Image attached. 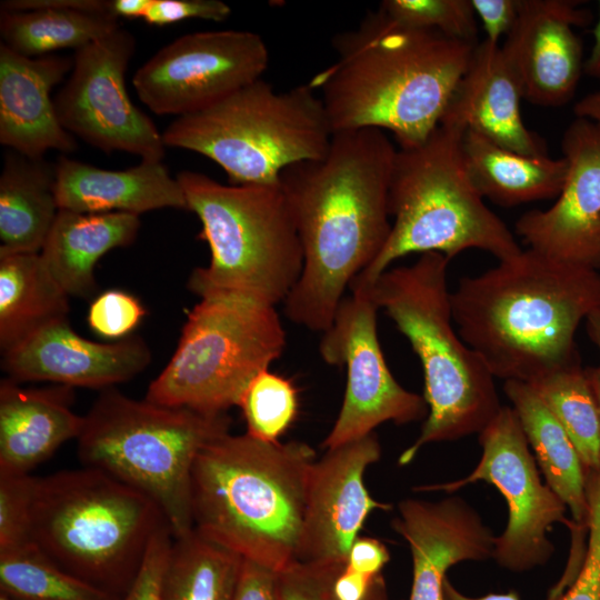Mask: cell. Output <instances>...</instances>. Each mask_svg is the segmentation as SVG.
<instances>
[{
	"instance_id": "39",
	"label": "cell",
	"mask_w": 600,
	"mask_h": 600,
	"mask_svg": "<svg viewBox=\"0 0 600 600\" xmlns=\"http://www.w3.org/2000/svg\"><path fill=\"white\" fill-rule=\"evenodd\" d=\"M146 316V309L132 294L109 289L97 296L90 303L88 324L103 338H126Z\"/></svg>"
},
{
	"instance_id": "26",
	"label": "cell",
	"mask_w": 600,
	"mask_h": 600,
	"mask_svg": "<svg viewBox=\"0 0 600 600\" xmlns=\"http://www.w3.org/2000/svg\"><path fill=\"white\" fill-rule=\"evenodd\" d=\"M140 224L132 213L59 209L40 257L69 297L91 298L97 290V262L108 251L130 246Z\"/></svg>"
},
{
	"instance_id": "24",
	"label": "cell",
	"mask_w": 600,
	"mask_h": 600,
	"mask_svg": "<svg viewBox=\"0 0 600 600\" xmlns=\"http://www.w3.org/2000/svg\"><path fill=\"white\" fill-rule=\"evenodd\" d=\"M73 388H22L0 381V471L30 473L64 442L78 439L84 416L71 409Z\"/></svg>"
},
{
	"instance_id": "34",
	"label": "cell",
	"mask_w": 600,
	"mask_h": 600,
	"mask_svg": "<svg viewBox=\"0 0 600 600\" xmlns=\"http://www.w3.org/2000/svg\"><path fill=\"white\" fill-rule=\"evenodd\" d=\"M277 600H390L382 573L367 576L346 561L296 562L277 573Z\"/></svg>"
},
{
	"instance_id": "18",
	"label": "cell",
	"mask_w": 600,
	"mask_h": 600,
	"mask_svg": "<svg viewBox=\"0 0 600 600\" xmlns=\"http://www.w3.org/2000/svg\"><path fill=\"white\" fill-rule=\"evenodd\" d=\"M590 11L571 0H520L516 23L501 47L522 98L542 107L569 102L583 71L582 44L574 28Z\"/></svg>"
},
{
	"instance_id": "2",
	"label": "cell",
	"mask_w": 600,
	"mask_h": 600,
	"mask_svg": "<svg viewBox=\"0 0 600 600\" xmlns=\"http://www.w3.org/2000/svg\"><path fill=\"white\" fill-rule=\"evenodd\" d=\"M338 60L309 82L332 132L390 131L413 148L439 126L477 44L412 28L372 11L332 39Z\"/></svg>"
},
{
	"instance_id": "37",
	"label": "cell",
	"mask_w": 600,
	"mask_h": 600,
	"mask_svg": "<svg viewBox=\"0 0 600 600\" xmlns=\"http://www.w3.org/2000/svg\"><path fill=\"white\" fill-rule=\"evenodd\" d=\"M36 477L0 471V552L31 540V510Z\"/></svg>"
},
{
	"instance_id": "45",
	"label": "cell",
	"mask_w": 600,
	"mask_h": 600,
	"mask_svg": "<svg viewBox=\"0 0 600 600\" xmlns=\"http://www.w3.org/2000/svg\"><path fill=\"white\" fill-rule=\"evenodd\" d=\"M567 586L559 580L550 590L546 600H558L567 590ZM442 600H520L516 591L503 593H488L483 597L471 598L460 592L446 577L442 587Z\"/></svg>"
},
{
	"instance_id": "22",
	"label": "cell",
	"mask_w": 600,
	"mask_h": 600,
	"mask_svg": "<svg viewBox=\"0 0 600 600\" xmlns=\"http://www.w3.org/2000/svg\"><path fill=\"white\" fill-rule=\"evenodd\" d=\"M519 81L499 44L480 41L440 122L473 131L524 156H547L543 140L523 122Z\"/></svg>"
},
{
	"instance_id": "47",
	"label": "cell",
	"mask_w": 600,
	"mask_h": 600,
	"mask_svg": "<svg viewBox=\"0 0 600 600\" xmlns=\"http://www.w3.org/2000/svg\"><path fill=\"white\" fill-rule=\"evenodd\" d=\"M577 118L587 119L600 127V91L581 98L573 107Z\"/></svg>"
},
{
	"instance_id": "15",
	"label": "cell",
	"mask_w": 600,
	"mask_h": 600,
	"mask_svg": "<svg viewBox=\"0 0 600 600\" xmlns=\"http://www.w3.org/2000/svg\"><path fill=\"white\" fill-rule=\"evenodd\" d=\"M264 40L247 30L188 33L158 50L133 74L139 99L156 114L183 117L261 79Z\"/></svg>"
},
{
	"instance_id": "14",
	"label": "cell",
	"mask_w": 600,
	"mask_h": 600,
	"mask_svg": "<svg viewBox=\"0 0 600 600\" xmlns=\"http://www.w3.org/2000/svg\"><path fill=\"white\" fill-rule=\"evenodd\" d=\"M378 310L367 289L352 288L322 332V360L347 369L343 401L322 442L326 449L366 437L387 421L406 424L428 416L423 396L404 389L387 366L378 338Z\"/></svg>"
},
{
	"instance_id": "12",
	"label": "cell",
	"mask_w": 600,
	"mask_h": 600,
	"mask_svg": "<svg viewBox=\"0 0 600 600\" xmlns=\"http://www.w3.org/2000/svg\"><path fill=\"white\" fill-rule=\"evenodd\" d=\"M481 458L467 477L416 488L417 491L452 493L477 481L496 487L508 506L504 531L496 537L493 558L502 568L523 572L543 566L554 548L548 532L554 523L570 531L577 526L566 517L567 506L542 483L536 458L512 407L502 406L479 433Z\"/></svg>"
},
{
	"instance_id": "19",
	"label": "cell",
	"mask_w": 600,
	"mask_h": 600,
	"mask_svg": "<svg viewBox=\"0 0 600 600\" xmlns=\"http://www.w3.org/2000/svg\"><path fill=\"white\" fill-rule=\"evenodd\" d=\"M150 361L149 346L138 336L109 343L96 342L74 332L64 319L3 353L1 368L18 383L50 381L103 390L131 380Z\"/></svg>"
},
{
	"instance_id": "40",
	"label": "cell",
	"mask_w": 600,
	"mask_h": 600,
	"mask_svg": "<svg viewBox=\"0 0 600 600\" xmlns=\"http://www.w3.org/2000/svg\"><path fill=\"white\" fill-rule=\"evenodd\" d=\"M172 541L170 527L164 526L153 537L129 589L113 600H160L161 580Z\"/></svg>"
},
{
	"instance_id": "5",
	"label": "cell",
	"mask_w": 600,
	"mask_h": 600,
	"mask_svg": "<svg viewBox=\"0 0 600 600\" xmlns=\"http://www.w3.org/2000/svg\"><path fill=\"white\" fill-rule=\"evenodd\" d=\"M449 261L441 253H422L364 288L407 338L423 371L428 416L417 440L400 454V466L431 442L479 434L502 407L496 378L454 327Z\"/></svg>"
},
{
	"instance_id": "35",
	"label": "cell",
	"mask_w": 600,
	"mask_h": 600,
	"mask_svg": "<svg viewBox=\"0 0 600 600\" xmlns=\"http://www.w3.org/2000/svg\"><path fill=\"white\" fill-rule=\"evenodd\" d=\"M298 406V391L291 380L264 370L250 382L238 407L248 436L278 442L296 419Z\"/></svg>"
},
{
	"instance_id": "10",
	"label": "cell",
	"mask_w": 600,
	"mask_h": 600,
	"mask_svg": "<svg viewBox=\"0 0 600 600\" xmlns=\"http://www.w3.org/2000/svg\"><path fill=\"white\" fill-rule=\"evenodd\" d=\"M332 129L310 86L277 91L259 79L201 111L176 118L162 132L166 147L204 156L229 184L278 183L289 166L322 158Z\"/></svg>"
},
{
	"instance_id": "29",
	"label": "cell",
	"mask_w": 600,
	"mask_h": 600,
	"mask_svg": "<svg viewBox=\"0 0 600 600\" xmlns=\"http://www.w3.org/2000/svg\"><path fill=\"white\" fill-rule=\"evenodd\" d=\"M503 390L520 420L546 483L564 502L572 521L587 528V471L571 439L531 384L504 381Z\"/></svg>"
},
{
	"instance_id": "8",
	"label": "cell",
	"mask_w": 600,
	"mask_h": 600,
	"mask_svg": "<svg viewBox=\"0 0 600 600\" xmlns=\"http://www.w3.org/2000/svg\"><path fill=\"white\" fill-rule=\"evenodd\" d=\"M176 178L211 254L207 267L191 272L189 290L200 299L238 297L272 307L284 302L301 276L303 251L280 181L222 184L188 170Z\"/></svg>"
},
{
	"instance_id": "4",
	"label": "cell",
	"mask_w": 600,
	"mask_h": 600,
	"mask_svg": "<svg viewBox=\"0 0 600 600\" xmlns=\"http://www.w3.org/2000/svg\"><path fill=\"white\" fill-rule=\"evenodd\" d=\"M314 450L230 432L207 444L191 476L194 529L281 572L298 561Z\"/></svg>"
},
{
	"instance_id": "48",
	"label": "cell",
	"mask_w": 600,
	"mask_h": 600,
	"mask_svg": "<svg viewBox=\"0 0 600 600\" xmlns=\"http://www.w3.org/2000/svg\"><path fill=\"white\" fill-rule=\"evenodd\" d=\"M598 8V20L593 28V46L587 61L583 63V72L600 83V1Z\"/></svg>"
},
{
	"instance_id": "46",
	"label": "cell",
	"mask_w": 600,
	"mask_h": 600,
	"mask_svg": "<svg viewBox=\"0 0 600 600\" xmlns=\"http://www.w3.org/2000/svg\"><path fill=\"white\" fill-rule=\"evenodd\" d=\"M112 13L120 19H142L150 0H110Z\"/></svg>"
},
{
	"instance_id": "11",
	"label": "cell",
	"mask_w": 600,
	"mask_h": 600,
	"mask_svg": "<svg viewBox=\"0 0 600 600\" xmlns=\"http://www.w3.org/2000/svg\"><path fill=\"white\" fill-rule=\"evenodd\" d=\"M286 330L276 307L238 297L203 298L188 314L178 346L146 400L226 413L250 382L280 358Z\"/></svg>"
},
{
	"instance_id": "23",
	"label": "cell",
	"mask_w": 600,
	"mask_h": 600,
	"mask_svg": "<svg viewBox=\"0 0 600 600\" xmlns=\"http://www.w3.org/2000/svg\"><path fill=\"white\" fill-rule=\"evenodd\" d=\"M59 209L80 213H140L188 210L177 178L162 161L141 160L126 170H106L61 154L56 162Z\"/></svg>"
},
{
	"instance_id": "43",
	"label": "cell",
	"mask_w": 600,
	"mask_h": 600,
	"mask_svg": "<svg viewBox=\"0 0 600 600\" xmlns=\"http://www.w3.org/2000/svg\"><path fill=\"white\" fill-rule=\"evenodd\" d=\"M277 573L243 559L232 600H277Z\"/></svg>"
},
{
	"instance_id": "7",
	"label": "cell",
	"mask_w": 600,
	"mask_h": 600,
	"mask_svg": "<svg viewBox=\"0 0 600 600\" xmlns=\"http://www.w3.org/2000/svg\"><path fill=\"white\" fill-rule=\"evenodd\" d=\"M464 131L440 122L421 144L398 149L389 187L390 234L350 289L369 287L396 260L412 253L437 252L451 260L479 249L500 261L522 250L469 178L461 149Z\"/></svg>"
},
{
	"instance_id": "44",
	"label": "cell",
	"mask_w": 600,
	"mask_h": 600,
	"mask_svg": "<svg viewBox=\"0 0 600 600\" xmlns=\"http://www.w3.org/2000/svg\"><path fill=\"white\" fill-rule=\"evenodd\" d=\"M389 560V550L380 540L359 537L353 542L346 562L349 568L359 573L377 576L381 573Z\"/></svg>"
},
{
	"instance_id": "30",
	"label": "cell",
	"mask_w": 600,
	"mask_h": 600,
	"mask_svg": "<svg viewBox=\"0 0 600 600\" xmlns=\"http://www.w3.org/2000/svg\"><path fill=\"white\" fill-rule=\"evenodd\" d=\"M69 296L39 253L0 254V349L6 353L47 326L68 319Z\"/></svg>"
},
{
	"instance_id": "20",
	"label": "cell",
	"mask_w": 600,
	"mask_h": 600,
	"mask_svg": "<svg viewBox=\"0 0 600 600\" xmlns=\"http://www.w3.org/2000/svg\"><path fill=\"white\" fill-rule=\"evenodd\" d=\"M392 527L408 543L412 583L408 600H442L449 568L462 561L492 559L496 536L462 498L399 502Z\"/></svg>"
},
{
	"instance_id": "51",
	"label": "cell",
	"mask_w": 600,
	"mask_h": 600,
	"mask_svg": "<svg viewBox=\"0 0 600 600\" xmlns=\"http://www.w3.org/2000/svg\"><path fill=\"white\" fill-rule=\"evenodd\" d=\"M0 600H11L8 596H6L4 593H0Z\"/></svg>"
},
{
	"instance_id": "21",
	"label": "cell",
	"mask_w": 600,
	"mask_h": 600,
	"mask_svg": "<svg viewBox=\"0 0 600 600\" xmlns=\"http://www.w3.org/2000/svg\"><path fill=\"white\" fill-rule=\"evenodd\" d=\"M73 66V58L26 57L0 42V142L27 157L48 150L73 152L77 140L60 123L52 89Z\"/></svg>"
},
{
	"instance_id": "41",
	"label": "cell",
	"mask_w": 600,
	"mask_h": 600,
	"mask_svg": "<svg viewBox=\"0 0 600 600\" xmlns=\"http://www.w3.org/2000/svg\"><path fill=\"white\" fill-rule=\"evenodd\" d=\"M230 14L229 4L220 0H150L142 20L162 27L187 19L220 22Z\"/></svg>"
},
{
	"instance_id": "32",
	"label": "cell",
	"mask_w": 600,
	"mask_h": 600,
	"mask_svg": "<svg viewBox=\"0 0 600 600\" xmlns=\"http://www.w3.org/2000/svg\"><path fill=\"white\" fill-rule=\"evenodd\" d=\"M531 386L571 439L586 471H600V416L586 369L578 362Z\"/></svg>"
},
{
	"instance_id": "17",
	"label": "cell",
	"mask_w": 600,
	"mask_h": 600,
	"mask_svg": "<svg viewBox=\"0 0 600 600\" xmlns=\"http://www.w3.org/2000/svg\"><path fill=\"white\" fill-rule=\"evenodd\" d=\"M381 446L372 432L327 449L312 464L298 561L326 564L347 560L367 517L390 504L374 500L364 484L366 470L378 462Z\"/></svg>"
},
{
	"instance_id": "6",
	"label": "cell",
	"mask_w": 600,
	"mask_h": 600,
	"mask_svg": "<svg viewBox=\"0 0 600 600\" xmlns=\"http://www.w3.org/2000/svg\"><path fill=\"white\" fill-rule=\"evenodd\" d=\"M169 526L141 491L96 468L36 477L31 540L59 568L121 597Z\"/></svg>"
},
{
	"instance_id": "50",
	"label": "cell",
	"mask_w": 600,
	"mask_h": 600,
	"mask_svg": "<svg viewBox=\"0 0 600 600\" xmlns=\"http://www.w3.org/2000/svg\"><path fill=\"white\" fill-rule=\"evenodd\" d=\"M586 372L590 381L593 394L596 397L600 416V366L587 368Z\"/></svg>"
},
{
	"instance_id": "38",
	"label": "cell",
	"mask_w": 600,
	"mask_h": 600,
	"mask_svg": "<svg viewBox=\"0 0 600 600\" xmlns=\"http://www.w3.org/2000/svg\"><path fill=\"white\" fill-rule=\"evenodd\" d=\"M589 519L583 562L572 584L558 600H600V471L587 473Z\"/></svg>"
},
{
	"instance_id": "49",
	"label": "cell",
	"mask_w": 600,
	"mask_h": 600,
	"mask_svg": "<svg viewBox=\"0 0 600 600\" xmlns=\"http://www.w3.org/2000/svg\"><path fill=\"white\" fill-rule=\"evenodd\" d=\"M586 327L591 341L598 348L600 353V309L593 311L586 319Z\"/></svg>"
},
{
	"instance_id": "33",
	"label": "cell",
	"mask_w": 600,
	"mask_h": 600,
	"mask_svg": "<svg viewBox=\"0 0 600 600\" xmlns=\"http://www.w3.org/2000/svg\"><path fill=\"white\" fill-rule=\"evenodd\" d=\"M0 590L11 600L117 598L59 568L33 542L0 552Z\"/></svg>"
},
{
	"instance_id": "28",
	"label": "cell",
	"mask_w": 600,
	"mask_h": 600,
	"mask_svg": "<svg viewBox=\"0 0 600 600\" xmlns=\"http://www.w3.org/2000/svg\"><path fill=\"white\" fill-rule=\"evenodd\" d=\"M461 149L478 192L502 207L557 198L566 181L568 163L563 157L524 156L470 130L463 133Z\"/></svg>"
},
{
	"instance_id": "13",
	"label": "cell",
	"mask_w": 600,
	"mask_h": 600,
	"mask_svg": "<svg viewBox=\"0 0 600 600\" xmlns=\"http://www.w3.org/2000/svg\"><path fill=\"white\" fill-rule=\"evenodd\" d=\"M136 44L134 36L120 27L76 50L69 78L53 103L61 126L74 138L107 153L124 151L162 161L167 148L162 133L126 89Z\"/></svg>"
},
{
	"instance_id": "3",
	"label": "cell",
	"mask_w": 600,
	"mask_h": 600,
	"mask_svg": "<svg viewBox=\"0 0 600 600\" xmlns=\"http://www.w3.org/2000/svg\"><path fill=\"white\" fill-rule=\"evenodd\" d=\"M461 339L494 378L533 383L580 362L576 333L600 309L599 269L521 250L451 291Z\"/></svg>"
},
{
	"instance_id": "25",
	"label": "cell",
	"mask_w": 600,
	"mask_h": 600,
	"mask_svg": "<svg viewBox=\"0 0 600 600\" xmlns=\"http://www.w3.org/2000/svg\"><path fill=\"white\" fill-rule=\"evenodd\" d=\"M1 42L34 58L78 50L120 28L110 0H4Z\"/></svg>"
},
{
	"instance_id": "36",
	"label": "cell",
	"mask_w": 600,
	"mask_h": 600,
	"mask_svg": "<svg viewBox=\"0 0 600 600\" xmlns=\"http://www.w3.org/2000/svg\"><path fill=\"white\" fill-rule=\"evenodd\" d=\"M379 9L402 24L479 43L478 21L470 0H384Z\"/></svg>"
},
{
	"instance_id": "31",
	"label": "cell",
	"mask_w": 600,
	"mask_h": 600,
	"mask_svg": "<svg viewBox=\"0 0 600 600\" xmlns=\"http://www.w3.org/2000/svg\"><path fill=\"white\" fill-rule=\"evenodd\" d=\"M243 558L193 528L173 538L160 600H232Z\"/></svg>"
},
{
	"instance_id": "9",
	"label": "cell",
	"mask_w": 600,
	"mask_h": 600,
	"mask_svg": "<svg viewBox=\"0 0 600 600\" xmlns=\"http://www.w3.org/2000/svg\"><path fill=\"white\" fill-rule=\"evenodd\" d=\"M227 413H203L134 400L103 389L77 439L83 467L96 468L151 498L173 538L193 530L191 476L200 451L229 433Z\"/></svg>"
},
{
	"instance_id": "1",
	"label": "cell",
	"mask_w": 600,
	"mask_h": 600,
	"mask_svg": "<svg viewBox=\"0 0 600 600\" xmlns=\"http://www.w3.org/2000/svg\"><path fill=\"white\" fill-rule=\"evenodd\" d=\"M397 151L383 130L338 131L322 158L281 172L303 251L301 276L283 302L296 324L324 332L346 290L384 247Z\"/></svg>"
},
{
	"instance_id": "27",
	"label": "cell",
	"mask_w": 600,
	"mask_h": 600,
	"mask_svg": "<svg viewBox=\"0 0 600 600\" xmlns=\"http://www.w3.org/2000/svg\"><path fill=\"white\" fill-rule=\"evenodd\" d=\"M56 163L16 151L3 157L0 174V254L39 253L59 206Z\"/></svg>"
},
{
	"instance_id": "16",
	"label": "cell",
	"mask_w": 600,
	"mask_h": 600,
	"mask_svg": "<svg viewBox=\"0 0 600 600\" xmlns=\"http://www.w3.org/2000/svg\"><path fill=\"white\" fill-rule=\"evenodd\" d=\"M562 152L568 171L556 202L522 214L516 233L544 256L600 269V127L576 117Z\"/></svg>"
},
{
	"instance_id": "42",
	"label": "cell",
	"mask_w": 600,
	"mask_h": 600,
	"mask_svg": "<svg viewBox=\"0 0 600 600\" xmlns=\"http://www.w3.org/2000/svg\"><path fill=\"white\" fill-rule=\"evenodd\" d=\"M479 19L486 40L499 44L513 28L519 13L520 0H470Z\"/></svg>"
}]
</instances>
